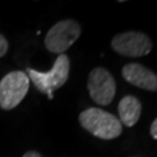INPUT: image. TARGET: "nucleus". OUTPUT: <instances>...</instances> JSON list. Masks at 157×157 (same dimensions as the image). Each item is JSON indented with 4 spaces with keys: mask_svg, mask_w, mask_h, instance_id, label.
I'll return each mask as SVG.
<instances>
[{
    "mask_svg": "<svg viewBox=\"0 0 157 157\" xmlns=\"http://www.w3.org/2000/svg\"><path fill=\"white\" fill-rule=\"evenodd\" d=\"M79 124L89 133L101 140H113L122 133L120 120L111 113L97 107H91L80 113Z\"/></svg>",
    "mask_w": 157,
    "mask_h": 157,
    "instance_id": "1",
    "label": "nucleus"
},
{
    "mask_svg": "<svg viewBox=\"0 0 157 157\" xmlns=\"http://www.w3.org/2000/svg\"><path fill=\"white\" fill-rule=\"evenodd\" d=\"M29 80L33 82L36 89L47 94L49 99H52V93L56 90L61 89L63 85L67 83L70 73V59L65 54L58 55L50 71L41 72L37 70H34L32 67L27 69Z\"/></svg>",
    "mask_w": 157,
    "mask_h": 157,
    "instance_id": "2",
    "label": "nucleus"
},
{
    "mask_svg": "<svg viewBox=\"0 0 157 157\" xmlns=\"http://www.w3.org/2000/svg\"><path fill=\"white\" fill-rule=\"evenodd\" d=\"M29 90V78L23 71H12L0 80V108L11 111L19 106Z\"/></svg>",
    "mask_w": 157,
    "mask_h": 157,
    "instance_id": "3",
    "label": "nucleus"
},
{
    "mask_svg": "<svg viewBox=\"0 0 157 157\" xmlns=\"http://www.w3.org/2000/svg\"><path fill=\"white\" fill-rule=\"evenodd\" d=\"M82 34L80 25L75 20L67 19L55 23L45 35L44 45L52 54L62 55L79 39Z\"/></svg>",
    "mask_w": 157,
    "mask_h": 157,
    "instance_id": "4",
    "label": "nucleus"
},
{
    "mask_svg": "<svg viewBox=\"0 0 157 157\" xmlns=\"http://www.w3.org/2000/svg\"><path fill=\"white\" fill-rule=\"evenodd\" d=\"M111 47L115 52L126 57H142L152 49L149 36L141 32H124L115 35L111 41Z\"/></svg>",
    "mask_w": 157,
    "mask_h": 157,
    "instance_id": "5",
    "label": "nucleus"
},
{
    "mask_svg": "<svg viewBox=\"0 0 157 157\" xmlns=\"http://www.w3.org/2000/svg\"><path fill=\"white\" fill-rule=\"evenodd\" d=\"M87 90L95 104L107 106L114 99L117 83L111 72L105 67H94L89 75Z\"/></svg>",
    "mask_w": 157,
    "mask_h": 157,
    "instance_id": "6",
    "label": "nucleus"
},
{
    "mask_svg": "<svg viewBox=\"0 0 157 157\" xmlns=\"http://www.w3.org/2000/svg\"><path fill=\"white\" fill-rule=\"evenodd\" d=\"M121 73L129 84L151 92L157 91V75L139 63L126 64Z\"/></svg>",
    "mask_w": 157,
    "mask_h": 157,
    "instance_id": "7",
    "label": "nucleus"
},
{
    "mask_svg": "<svg viewBox=\"0 0 157 157\" xmlns=\"http://www.w3.org/2000/svg\"><path fill=\"white\" fill-rule=\"evenodd\" d=\"M120 122L126 127H133L136 124L141 117L142 112V105L140 100L133 97V95H126L124 97L118 106Z\"/></svg>",
    "mask_w": 157,
    "mask_h": 157,
    "instance_id": "8",
    "label": "nucleus"
},
{
    "mask_svg": "<svg viewBox=\"0 0 157 157\" xmlns=\"http://www.w3.org/2000/svg\"><path fill=\"white\" fill-rule=\"evenodd\" d=\"M7 51H8V42L5 36L2 34H0V58L5 56Z\"/></svg>",
    "mask_w": 157,
    "mask_h": 157,
    "instance_id": "9",
    "label": "nucleus"
},
{
    "mask_svg": "<svg viewBox=\"0 0 157 157\" xmlns=\"http://www.w3.org/2000/svg\"><path fill=\"white\" fill-rule=\"evenodd\" d=\"M150 135L152 139L157 140V118L154 120V122L150 126Z\"/></svg>",
    "mask_w": 157,
    "mask_h": 157,
    "instance_id": "10",
    "label": "nucleus"
},
{
    "mask_svg": "<svg viewBox=\"0 0 157 157\" xmlns=\"http://www.w3.org/2000/svg\"><path fill=\"white\" fill-rule=\"evenodd\" d=\"M22 157H43L40 152L35 151V150H29V151L25 152Z\"/></svg>",
    "mask_w": 157,
    "mask_h": 157,
    "instance_id": "11",
    "label": "nucleus"
}]
</instances>
